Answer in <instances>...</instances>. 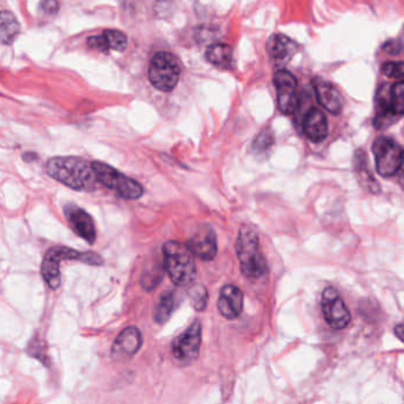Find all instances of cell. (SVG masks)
I'll use <instances>...</instances> for the list:
<instances>
[{
    "mask_svg": "<svg viewBox=\"0 0 404 404\" xmlns=\"http://www.w3.org/2000/svg\"><path fill=\"white\" fill-rule=\"evenodd\" d=\"M50 177L77 191L91 190L99 183L93 162L79 157H55L47 163Z\"/></svg>",
    "mask_w": 404,
    "mask_h": 404,
    "instance_id": "cell-1",
    "label": "cell"
},
{
    "mask_svg": "<svg viewBox=\"0 0 404 404\" xmlns=\"http://www.w3.org/2000/svg\"><path fill=\"white\" fill-rule=\"evenodd\" d=\"M236 253L242 274L247 279L257 280L267 274V261L261 250L259 236L253 228L243 225L240 229L236 241Z\"/></svg>",
    "mask_w": 404,
    "mask_h": 404,
    "instance_id": "cell-2",
    "label": "cell"
},
{
    "mask_svg": "<svg viewBox=\"0 0 404 404\" xmlns=\"http://www.w3.org/2000/svg\"><path fill=\"white\" fill-rule=\"evenodd\" d=\"M163 255L164 269L174 285L191 284L196 275V264L188 245L177 241L167 242L163 247Z\"/></svg>",
    "mask_w": 404,
    "mask_h": 404,
    "instance_id": "cell-3",
    "label": "cell"
},
{
    "mask_svg": "<svg viewBox=\"0 0 404 404\" xmlns=\"http://www.w3.org/2000/svg\"><path fill=\"white\" fill-rule=\"evenodd\" d=\"M63 260H75L91 266H101L103 264L102 257L96 253L91 252H79L72 249L69 247H54L47 250L43 262H42V276L44 281L50 286L52 289H57L61 285V262Z\"/></svg>",
    "mask_w": 404,
    "mask_h": 404,
    "instance_id": "cell-4",
    "label": "cell"
},
{
    "mask_svg": "<svg viewBox=\"0 0 404 404\" xmlns=\"http://www.w3.org/2000/svg\"><path fill=\"white\" fill-rule=\"evenodd\" d=\"M181 62L174 54L158 51L153 55L148 67V79L160 91H171L181 77Z\"/></svg>",
    "mask_w": 404,
    "mask_h": 404,
    "instance_id": "cell-5",
    "label": "cell"
},
{
    "mask_svg": "<svg viewBox=\"0 0 404 404\" xmlns=\"http://www.w3.org/2000/svg\"><path fill=\"white\" fill-rule=\"evenodd\" d=\"M93 167L99 183L105 185L106 188L114 190L120 197L138 199L144 195V188L137 181L120 174L119 171L113 169L107 164L93 162Z\"/></svg>",
    "mask_w": 404,
    "mask_h": 404,
    "instance_id": "cell-6",
    "label": "cell"
},
{
    "mask_svg": "<svg viewBox=\"0 0 404 404\" xmlns=\"http://www.w3.org/2000/svg\"><path fill=\"white\" fill-rule=\"evenodd\" d=\"M376 159V169L382 177H391L397 174L403 160L404 152L400 145L390 138L376 139L372 146Z\"/></svg>",
    "mask_w": 404,
    "mask_h": 404,
    "instance_id": "cell-7",
    "label": "cell"
},
{
    "mask_svg": "<svg viewBox=\"0 0 404 404\" xmlns=\"http://www.w3.org/2000/svg\"><path fill=\"white\" fill-rule=\"evenodd\" d=\"M202 343V324L193 321L184 332L181 333L172 342V356L179 364H191L199 356Z\"/></svg>",
    "mask_w": 404,
    "mask_h": 404,
    "instance_id": "cell-8",
    "label": "cell"
},
{
    "mask_svg": "<svg viewBox=\"0 0 404 404\" xmlns=\"http://www.w3.org/2000/svg\"><path fill=\"white\" fill-rule=\"evenodd\" d=\"M321 310L325 320L332 329L343 330L351 321L350 310H347L336 288L327 287L321 296Z\"/></svg>",
    "mask_w": 404,
    "mask_h": 404,
    "instance_id": "cell-9",
    "label": "cell"
},
{
    "mask_svg": "<svg viewBox=\"0 0 404 404\" xmlns=\"http://www.w3.org/2000/svg\"><path fill=\"white\" fill-rule=\"evenodd\" d=\"M274 84L278 93V107L285 116H292L299 106V99L296 94V79L287 70L275 72Z\"/></svg>",
    "mask_w": 404,
    "mask_h": 404,
    "instance_id": "cell-10",
    "label": "cell"
},
{
    "mask_svg": "<svg viewBox=\"0 0 404 404\" xmlns=\"http://www.w3.org/2000/svg\"><path fill=\"white\" fill-rule=\"evenodd\" d=\"M189 249L203 261H211L217 255V237L210 225H202L188 242Z\"/></svg>",
    "mask_w": 404,
    "mask_h": 404,
    "instance_id": "cell-11",
    "label": "cell"
},
{
    "mask_svg": "<svg viewBox=\"0 0 404 404\" xmlns=\"http://www.w3.org/2000/svg\"><path fill=\"white\" fill-rule=\"evenodd\" d=\"M142 345V336L135 326H128L120 332L113 344L112 356L114 359H127L133 357Z\"/></svg>",
    "mask_w": 404,
    "mask_h": 404,
    "instance_id": "cell-12",
    "label": "cell"
},
{
    "mask_svg": "<svg viewBox=\"0 0 404 404\" xmlns=\"http://www.w3.org/2000/svg\"><path fill=\"white\" fill-rule=\"evenodd\" d=\"M65 216L68 217L69 223L79 237L84 238L91 245L94 243L96 240V230L89 213L79 206H68L65 208Z\"/></svg>",
    "mask_w": 404,
    "mask_h": 404,
    "instance_id": "cell-13",
    "label": "cell"
},
{
    "mask_svg": "<svg viewBox=\"0 0 404 404\" xmlns=\"http://www.w3.org/2000/svg\"><path fill=\"white\" fill-rule=\"evenodd\" d=\"M217 307L224 318H237L243 310V293L241 289L234 285L224 286L223 288L220 289Z\"/></svg>",
    "mask_w": 404,
    "mask_h": 404,
    "instance_id": "cell-14",
    "label": "cell"
},
{
    "mask_svg": "<svg viewBox=\"0 0 404 404\" xmlns=\"http://www.w3.org/2000/svg\"><path fill=\"white\" fill-rule=\"evenodd\" d=\"M313 87L319 103L333 116H338L343 108V100L336 88L321 79H314Z\"/></svg>",
    "mask_w": 404,
    "mask_h": 404,
    "instance_id": "cell-15",
    "label": "cell"
},
{
    "mask_svg": "<svg viewBox=\"0 0 404 404\" xmlns=\"http://www.w3.org/2000/svg\"><path fill=\"white\" fill-rule=\"evenodd\" d=\"M395 116L391 103V87L389 84H382L376 93V118L374 126L383 130L389 126Z\"/></svg>",
    "mask_w": 404,
    "mask_h": 404,
    "instance_id": "cell-16",
    "label": "cell"
},
{
    "mask_svg": "<svg viewBox=\"0 0 404 404\" xmlns=\"http://www.w3.org/2000/svg\"><path fill=\"white\" fill-rule=\"evenodd\" d=\"M303 130L310 141L320 142L329 134V125L326 116L319 109L312 108L303 118Z\"/></svg>",
    "mask_w": 404,
    "mask_h": 404,
    "instance_id": "cell-17",
    "label": "cell"
},
{
    "mask_svg": "<svg viewBox=\"0 0 404 404\" xmlns=\"http://www.w3.org/2000/svg\"><path fill=\"white\" fill-rule=\"evenodd\" d=\"M127 36L119 30H105L99 36L89 37L88 45L95 50L107 52L108 50L123 51L126 49Z\"/></svg>",
    "mask_w": 404,
    "mask_h": 404,
    "instance_id": "cell-18",
    "label": "cell"
},
{
    "mask_svg": "<svg viewBox=\"0 0 404 404\" xmlns=\"http://www.w3.org/2000/svg\"><path fill=\"white\" fill-rule=\"evenodd\" d=\"M267 49L271 57L276 63L284 64L298 51V45L285 35H273L268 40Z\"/></svg>",
    "mask_w": 404,
    "mask_h": 404,
    "instance_id": "cell-19",
    "label": "cell"
},
{
    "mask_svg": "<svg viewBox=\"0 0 404 404\" xmlns=\"http://www.w3.org/2000/svg\"><path fill=\"white\" fill-rule=\"evenodd\" d=\"M354 171L357 176L358 181L366 191L371 193H379V184L376 181L375 177L372 176L371 170L369 167L368 157L361 150H358L354 153Z\"/></svg>",
    "mask_w": 404,
    "mask_h": 404,
    "instance_id": "cell-20",
    "label": "cell"
},
{
    "mask_svg": "<svg viewBox=\"0 0 404 404\" xmlns=\"http://www.w3.org/2000/svg\"><path fill=\"white\" fill-rule=\"evenodd\" d=\"M181 299L177 292L174 291H167L160 296L158 305L155 307V320L158 324H164L170 319L171 314L174 313V310L179 306Z\"/></svg>",
    "mask_w": 404,
    "mask_h": 404,
    "instance_id": "cell-21",
    "label": "cell"
},
{
    "mask_svg": "<svg viewBox=\"0 0 404 404\" xmlns=\"http://www.w3.org/2000/svg\"><path fill=\"white\" fill-rule=\"evenodd\" d=\"M206 56L211 64L220 68H229L232 64V49L228 44L216 43L210 45Z\"/></svg>",
    "mask_w": 404,
    "mask_h": 404,
    "instance_id": "cell-22",
    "label": "cell"
},
{
    "mask_svg": "<svg viewBox=\"0 0 404 404\" xmlns=\"http://www.w3.org/2000/svg\"><path fill=\"white\" fill-rule=\"evenodd\" d=\"M19 33V23L11 12L1 11L0 15V38L1 43L10 44Z\"/></svg>",
    "mask_w": 404,
    "mask_h": 404,
    "instance_id": "cell-23",
    "label": "cell"
},
{
    "mask_svg": "<svg viewBox=\"0 0 404 404\" xmlns=\"http://www.w3.org/2000/svg\"><path fill=\"white\" fill-rule=\"evenodd\" d=\"M189 296H190L192 306L196 310L202 312V310H206L208 301H209V294H208L206 286L201 285V284L191 286L189 289Z\"/></svg>",
    "mask_w": 404,
    "mask_h": 404,
    "instance_id": "cell-24",
    "label": "cell"
},
{
    "mask_svg": "<svg viewBox=\"0 0 404 404\" xmlns=\"http://www.w3.org/2000/svg\"><path fill=\"white\" fill-rule=\"evenodd\" d=\"M28 354L31 357L37 358L38 361H42L47 366L50 365L49 356H47V345L40 338H35V340H31V343L28 345Z\"/></svg>",
    "mask_w": 404,
    "mask_h": 404,
    "instance_id": "cell-25",
    "label": "cell"
},
{
    "mask_svg": "<svg viewBox=\"0 0 404 404\" xmlns=\"http://www.w3.org/2000/svg\"><path fill=\"white\" fill-rule=\"evenodd\" d=\"M391 103L395 116L404 114V81H400L391 87Z\"/></svg>",
    "mask_w": 404,
    "mask_h": 404,
    "instance_id": "cell-26",
    "label": "cell"
},
{
    "mask_svg": "<svg viewBox=\"0 0 404 404\" xmlns=\"http://www.w3.org/2000/svg\"><path fill=\"white\" fill-rule=\"evenodd\" d=\"M274 144V135L269 128L264 130L254 141V150L257 152H266Z\"/></svg>",
    "mask_w": 404,
    "mask_h": 404,
    "instance_id": "cell-27",
    "label": "cell"
},
{
    "mask_svg": "<svg viewBox=\"0 0 404 404\" xmlns=\"http://www.w3.org/2000/svg\"><path fill=\"white\" fill-rule=\"evenodd\" d=\"M383 72L391 79H403L404 62H386V64L383 65Z\"/></svg>",
    "mask_w": 404,
    "mask_h": 404,
    "instance_id": "cell-28",
    "label": "cell"
},
{
    "mask_svg": "<svg viewBox=\"0 0 404 404\" xmlns=\"http://www.w3.org/2000/svg\"><path fill=\"white\" fill-rule=\"evenodd\" d=\"M383 50H386V52H389L391 55H396L402 50V44H400V40H389V42H386L383 45Z\"/></svg>",
    "mask_w": 404,
    "mask_h": 404,
    "instance_id": "cell-29",
    "label": "cell"
},
{
    "mask_svg": "<svg viewBox=\"0 0 404 404\" xmlns=\"http://www.w3.org/2000/svg\"><path fill=\"white\" fill-rule=\"evenodd\" d=\"M397 179H398V183H400V186L404 190V155L403 160H402V164H400V170L397 172Z\"/></svg>",
    "mask_w": 404,
    "mask_h": 404,
    "instance_id": "cell-30",
    "label": "cell"
},
{
    "mask_svg": "<svg viewBox=\"0 0 404 404\" xmlns=\"http://www.w3.org/2000/svg\"><path fill=\"white\" fill-rule=\"evenodd\" d=\"M395 335L398 337V340H402L404 343V324H398L395 327Z\"/></svg>",
    "mask_w": 404,
    "mask_h": 404,
    "instance_id": "cell-31",
    "label": "cell"
}]
</instances>
